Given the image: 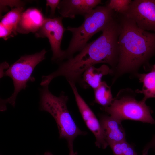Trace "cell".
Listing matches in <instances>:
<instances>
[{
  "label": "cell",
  "instance_id": "obj_1",
  "mask_svg": "<svg viewBox=\"0 0 155 155\" xmlns=\"http://www.w3.org/2000/svg\"><path fill=\"white\" fill-rule=\"evenodd\" d=\"M121 30L117 16L102 30L98 38L88 43L75 56L61 63L57 69L51 73V77L63 76L68 82L75 83L86 69L95 64L106 63L113 69L115 68L118 61V38Z\"/></svg>",
  "mask_w": 155,
  "mask_h": 155
},
{
  "label": "cell",
  "instance_id": "obj_2",
  "mask_svg": "<svg viewBox=\"0 0 155 155\" xmlns=\"http://www.w3.org/2000/svg\"><path fill=\"white\" fill-rule=\"evenodd\" d=\"M119 15L117 75L137 69L155 54V32L143 30L133 20Z\"/></svg>",
  "mask_w": 155,
  "mask_h": 155
},
{
  "label": "cell",
  "instance_id": "obj_3",
  "mask_svg": "<svg viewBox=\"0 0 155 155\" xmlns=\"http://www.w3.org/2000/svg\"><path fill=\"white\" fill-rule=\"evenodd\" d=\"M68 96L62 92L59 96L53 95L48 86L40 90V109L46 111L53 117L57 123L59 137L66 140L68 148L73 147V142L78 136L87 134L76 124L67 107Z\"/></svg>",
  "mask_w": 155,
  "mask_h": 155
},
{
  "label": "cell",
  "instance_id": "obj_4",
  "mask_svg": "<svg viewBox=\"0 0 155 155\" xmlns=\"http://www.w3.org/2000/svg\"><path fill=\"white\" fill-rule=\"evenodd\" d=\"M116 13L106 5L98 6L84 16V21L80 26L67 27L66 31L70 32L72 36L67 48L64 51L63 60L70 58L81 51L93 35L102 31L117 16Z\"/></svg>",
  "mask_w": 155,
  "mask_h": 155
},
{
  "label": "cell",
  "instance_id": "obj_5",
  "mask_svg": "<svg viewBox=\"0 0 155 155\" xmlns=\"http://www.w3.org/2000/svg\"><path fill=\"white\" fill-rule=\"evenodd\" d=\"M126 91H120L108 106L102 109L113 118L122 122L124 120L137 121L155 125L149 106L142 99L137 100Z\"/></svg>",
  "mask_w": 155,
  "mask_h": 155
},
{
  "label": "cell",
  "instance_id": "obj_6",
  "mask_svg": "<svg viewBox=\"0 0 155 155\" xmlns=\"http://www.w3.org/2000/svg\"><path fill=\"white\" fill-rule=\"evenodd\" d=\"M46 53L44 49L34 54L22 56L3 73V76H9L12 79L14 90L10 97L1 100V110L5 109L7 103L15 106L18 94L22 90L26 88L29 81L34 80L32 74L36 66L45 59Z\"/></svg>",
  "mask_w": 155,
  "mask_h": 155
},
{
  "label": "cell",
  "instance_id": "obj_7",
  "mask_svg": "<svg viewBox=\"0 0 155 155\" xmlns=\"http://www.w3.org/2000/svg\"><path fill=\"white\" fill-rule=\"evenodd\" d=\"M61 16L46 18L42 25L36 32L37 37L47 38L52 51L51 59L54 61L63 60L64 51L61 49V44L64 32L66 31L62 23Z\"/></svg>",
  "mask_w": 155,
  "mask_h": 155
},
{
  "label": "cell",
  "instance_id": "obj_8",
  "mask_svg": "<svg viewBox=\"0 0 155 155\" xmlns=\"http://www.w3.org/2000/svg\"><path fill=\"white\" fill-rule=\"evenodd\" d=\"M140 29L155 32V0H132L123 14Z\"/></svg>",
  "mask_w": 155,
  "mask_h": 155
},
{
  "label": "cell",
  "instance_id": "obj_9",
  "mask_svg": "<svg viewBox=\"0 0 155 155\" xmlns=\"http://www.w3.org/2000/svg\"><path fill=\"white\" fill-rule=\"evenodd\" d=\"M72 90L79 111L86 126L94 135L96 146L105 149L108 146L104 136L102 127L94 113L79 94L75 83L68 82Z\"/></svg>",
  "mask_w": 155,
  "mask_h": 155
},
{
  "label": "cell",
  "instance_id": "obj_10",
  "mask_svg": "<svg viewBox=\"0 0 155 155\" xmlns=\"http://www.w3.org/2000/svg\"><path fill=\"white\" fill-rule=\"evenodd\" d=\"M101 1L100 0H63L61 1L57 9L63 18L73 19L77 15L84 17L90 13Z\"/></svg>",
  "mask_w": 155,
  "mask_h": 155
},
{
  "label": "cell",
  "instance_id": "obj_11",
  "mask_svg": "<svg viewBox=\"0 0 155 155\" xmlns=\"http://www.w3.org/2000/svg\"><path fill=\"white\" fill-rule=\"evenodd\" d=\"M99 121L108 146L126 140V134L121 122L107 114L100 115Z\"/></svg>",
  "mask_w": 155,
  "mask_h": 155
},
{
  "label": "cell",
  "instance_id": "obj_12",
  "mask_svg": "<svg viewBox=\"0 0 155 155\" xmlns=\"http://www.w3.org/2000/svg\"><path fill=\"white\" fill-rule=\"evenodd\" d=\"M41 11L36 8H30L24 11L18 24L17 32L22 34L36 32L45 19Z\"/></svg>",
  "mask_w": 155,
  "mask_h": 155
},
{
  "label": "cell",
  "instance_id": "obj_13",
  "mask_svg": "<svg viewBox=\"0 0 155 155\" xmlns=\"http://www.w3.org/2000/svg\"><path fill=\"white\" fill-rule=\"evenodd\" d=\"M113 73L111 69L107 65L103 64L98 68L94 66L89 67L84 71L82 77L85 84L94 90L102 83L103 76Z\"/></svg>",
  "mask_w": 155,
  "mask_h": 155
},
{
  "label": "cell",
  "instance_id": "obj_14",
  "mask_svg": "<svg viewBox=\"0 0 155 155\" xmlns=\"http://www.w3.org/2000/svg\"><path fill=\"white\" fill-rule=\"evenodd\" d=\"M138 76L143 85L141 90H137L136 92L143 94L144 97L142 100L145 101L148 98H155V64L149 72L139 74Z\"/></svg>",
  "mask_w": 155,
  "mask_h": 155
},
{
  "label": "cell",
  "instance_id": "obj_15",
  "mask_svg": "<svg viewBox=\"0 0 155 155\" xmlns=\"http://www.w3.org/2000/svg\"><path fill=\"white\" fill-rule=\"evenodd\" d=\"M24 10L23 7L21 6L13 8L3 16L0 24L10 29L16 34L18 25Z\"/></svg>",
  "mask_w": 155,
  "mask_h": 155
},
{
  "label": "cell",
  "instance_id": "obj_16",
  "mask_svg": "<svg viewBox=\"0 0 155 155\" xmlns=\"http://www.w3.org/2000/svg\"><path fill=\"white\" fill-rule=\"evenodd\" d=\"M95 102L102 108L109 106L112 102L113 97L110 87L105 81H102L100 85L94 90Z\"/></svg>",
  "mask_w": 155,
  "mask_h": 155
},
{
  "label": "cell",
  "instance_id": "obj_17",
  "mask_svg": "<svg viewBox=\"0 0 155 155\" xmlns=\"http://www.w3.org/2000/svg\"><path fill=\"white\" fill-rule=\"evenodd\" d=\"M109 146L113 155H138L134 146L128 142L126 140L113 143Z\"/></svg>",
  "mask_w": 155,
  "mask_h": 155
},
{
  "label": "cell",
  "instance_id": "obj_18",
  "mask_svg": "<svg viewBox=\"0 0 155 155\" xmlns=\"http://www.w3.org/2000/svg\"><path fill=\"white\" fill-rule=\"evenodd\" d=\"M132 0H110L107 6L119 14L123 15L127 10Z\"/></svg>",
  "mask_w": 155,
  "mask_h": 155
},
{
  "label": "cell",
  "instance_id": "obj_19",
  "mask_svg": "<svg viewBox=\"0 0 155 155\" xmlns=\"http://www.w3.org/2000/svg\"><path fill=\"white\" fill-rule=\"evenodd\" d=\"M11 30L7 27L0 24V37L5 40L15 35Z\"/></svg>",
  "mask_w": 155,
  "mask_h": 155
},
{
  "label": "cell",
  "instance_id": "obj_20",
  "mask_svg": "<svg viewBox=\"0 0 155 155\" xmlns=\"http://www.w3.org/2000/svg\"><path fill=\"white\" fill-rule=\"evenodd\" d=\"M61 1L59 0H46V5L49 6L51 8L50 18L54 17L56 9L57 8Z\"/></svg>",
  "mask_w": 155,
  "mask_h": 155
},
{
  "label": "cell",
  "instance_id": "obj_21",
  "mask_svg": "<svg viewBox=\"0 0 155 155\" xmlns=\"http://www.w3.org/2000/svg\"><path fill=\"white\" fill-rule=\"evenodd\" d=\"M150 149L155 150V134L144 147L142 151V155H148V152Z\"/></svg>",
  "mask_w": 155,
  "mask_h": 155
},
{
  "label": "cell",
  "instance_id": "obj_22",
  "mask_svg": "<svg viewBox=\"0 0 155 155\" xmlns=\"http://www.w3.org/2000/svg\"><path fill=\"white\" fill-rule=\"evenodd\" d=\"M69 155H77V152H74L73 148H69Z\"/></svg>",
  "mask_w": 155,
  "mask_h": 155
},
{
  "label": "cell",
  "instance_id": "obj_23",
  "mask_svg": "<svg viewBox=\"0 0 155 155\" xmlns=\"http://www.w3.org/2000/svg\"><path fill=\"white\" fill-rule=\"evenodd\" d=\"M44 155H53L51 152H45Z\"/></svg>",
  "mask_w": 155,
  "mask_h": 155
}]
</instances>
